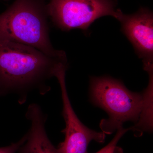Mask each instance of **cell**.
Listing matches in <instances>:
<instances>
[{
	"mask_svg": "<svg viewBox=\"0 0 153 153\" xmlns=\"http://www.w3.org/2000/svg\"><path fill=\"white\" fill-rule=\"evenodd\" d=\"M149 77L148 87L142 93L130 91L121 81L109 76L91 78L92 101L108 115L100 123L103 132L112 133L127 121L135 123L133 128L137 131L151 130L153 77Z\"/></svg>",
	"mask_w": 153,
	"mask_h": 153,
	"instance_id": "cell-1",
	"label": "cell"
},
{
	"mask_svg": "<svg viewBox=\"0 0 153 153\" xmlns=\"http://www.w3.org/2000/svg\"><path fill=\"white\" fill-rule=\"evenodd\" d=\"M67 65V59L47 55L25 44L0 41V87L20 90L41 85L57 69Z\"/></svg>",
	"mask_w": 153,
	"mask_h": 153,
	"instance_id": "cell-2",
	"label": "cell"
},
{
	"mask_svg": "<svg viewBox=\"0 0 153 153\" xmlns=\"http://www.w3.org/2000/svg\"><path fill=\"white\" fill-rule=\"evenodd\" d=\"M46 0H15L0 14V41H12L36 48L51 57L67 59L55 49L49 38Z\"/></svg>",
	"mask_w": 153,
	"mask_h": 153,
	"instance_id": "cell-3",
	"label": "cell"
},
{
	"mask_svg": "<svg viewBox=\"0 0 153 153\" xmlns=\"http://www.w3.org/2000/svg\"><path fill=\"white\" fill-rule=\"evenodd\" d=\"M117 0H49L47 10L53 24L64 31H87L97 19L115 18Z\"/></svg>",
	"mask_w": 153,
	"mask_h": 153,
	"instance_id": "cell-4",
	"label": "cell"
},
{
	"mask_svg": "<svg viewBox=\"0 0 153 153\" xmlns=\"http://www.w3.org/2000/svg\"><path fill=\"white\" fill-rule=\"evenodd\" d=\"M67 66H62L57 69L55 76L60 84L63 100V115L66 127L62 131L65 134L64 141L57 149V153H87L90 142L95 140L104 142L105 134L97 132L84 125L77 117L71 106L66 89L65 76Z\"/></svg>",
	"mask_w": 153,
	"mask_h": 153,
	"instance_id": "cell-5",
	"label": "cell"
},
{
	"mask_svg": "<svg viewBox=\"0 0 153 153\" xmlns=\"http://www.w3.org/2000/svg\"><path fill=\"white\" fill-rule=\"evenodd\" d=\"M115 19L120 23L121 30L131 42L135 52L142 60L146 71L153 69V14L141 8L136 13H123L117 9Z\"/></svg>",
	"mask_w": 153,
	"mask_h": 153,
	"instance_id": "cell-6",
	"label": "cell"
},
{
	"mask_svg": "<svg viewBox=\"0 0 153 153\" xmlns=\"http://www.w3.org/2000/svg\"><path fill=\"white\" fill-rule=\"evenodd\" d=\"M26 116L31 122L25 143L19 149L20 153H57L45 130L46 118L38 105H29Z\"/></svg>",
	"mask_w": 153,
	"mask_h": 153,
	"instance_id": "cell-7",
	"label": "cell"
},
{
	"mask_svg": "<svg viewBox=\"0 0 153 153\" xmlns=\"http://www.w3.org/2000/svg\"><path fill=\"white\" fill-rule=\"evenodd\" d=\"M129 128L126 129L123 127L117 130V132L112 140L106 146L96 153H114L115 149L119 140Z\"/></svg>",
	"mask_w": 153,
	"mask_h": 153,
	"instance_id": "cell-8",
	"label": "cell"
},
{
	"mask_svg": "<svg viewBox=\"0 0 153 153\" xmlns=\"http://www.w3.org/2000/svg\"><path fill=\"white\" fill-rule=\"evenodd\" d=\"M27 135L23 137L18 142L12 143L7 146L0 147V153H16L25 143Z\"/></svg>",
	"mask_w": 153,
	"mask_h": 153,
	"instance_id": "cell-9",
	"label": "cell"
},
{
	"mask_svg": "<svg viewBox=\"0 0 153 153\" xmlns=\"http://www.w3.org/2000/svg\"><path fill=\"white\" fill-rule=\"evenodd\" d=\"M114 153H123V151L121 148L117 146L115 149Z\"/></svg>",
	"mask_w": 153,
	"mask_h": 153,
	"instance_id": "cell-10",
	"label": "cell"
},
{
	"mask_svg": "<svg viewBox=\"0 0 153 153\" xmlns=\"http://www.w3.org/2000/svg\"><path fill=\"white\" fill-rule=\"evenodd\" d=\"M2 91L1 89V87H0V92Z\"/></svg>",
	"mask_w": 153,
	"mask_h": 153,
	"instance_id": "cell-11",
	"label": "cell"
}]
</instances>
